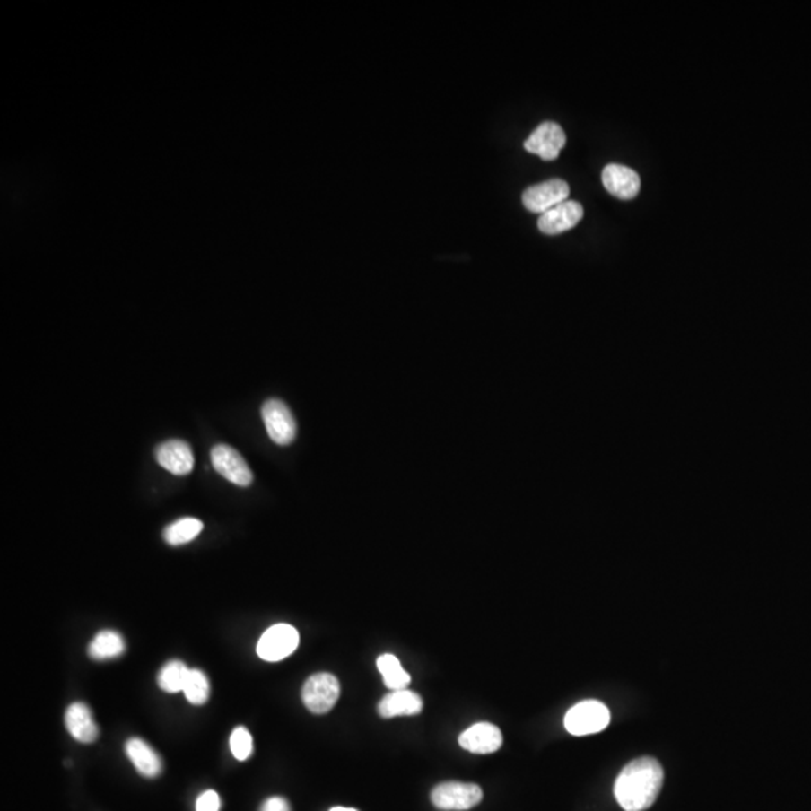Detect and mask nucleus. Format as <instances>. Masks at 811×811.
Returning a JSON list of instances; mask_svg holds the SVG:
<instances>
[{"mask_svg": "<svg viewBox=\"0 0 811 811\" xmlns=\"http://www.w3.org/2000/svg\"><path fill=\"white\" fill-rule=\"evenodd\" d=\"M664 772L654 757L630 762L615 783V797L625 811L648 810L663 788Z\"/></svg>", "mask_w": 811, "mask_h": 811, "instance_id": "nucleus-1", "label": "nucleus"}, {"mask_svg": "<svg viewBox=\"0 0 811 811\" xmlns=\"http://www.w3.org/2000/svg\"><path fill=\"white\" fill-rule=\"evenodd\" d=\"M563 723L568 732L576 737L594 735L607 728L610 723V711L598 701L580 702L568 711Z\"/></svg>", "mask_w": 811, "mask_h": 811, "instance_id": "nucleus-2", "label": "nucleus"}, {"mask_svg": "<svg viewBox=\"0 0 811 811\" xmlns=\"http://www.w3.org/2000/svg\"><path fill=\"white\" fill-rule=\"evenodd\" d=\"M483 799V790L474 783L447 781L440 783L432 792V802L439 810L465 811L474 808Z\"/></svg>", "mask_w": 811, "mask_h": 811, "instance_id": "nucleus-3", "label": "nucleus"}, {"mask_svg": "<svg viewBox=\"0 0 811 811\" xmlns=\"http://www.w3.org/2000/svg\"><path fill=\"white\" fill-rule=\"evenodd\" d=\"M340 697V683L331 673H316L302 687V702L313 714H327Z\"/></svg>", "mask_w": 811, "mask_h": 811, "instance_id": "nucleus-4", "label": "nucleus"}, {"mask_svg": "<svg viewBox=\"0 0 811 811\" xmlns=\"http://www.w3.org/2000/svg\"><path fill=\"white\" fill-rule=\"evenodd\" d=\"M262 418L267 436L277 445H291L296 438V421L289 406L278 398H269L262 406Z\"/></svg>", "mask_w": 811, "mask_h": 811, "instance_id": "nucleus-5", "label": "nucleus"}, {"mask_svg": "<svg viewBox=\"0 0 811 811\" xmlns=\"http://www.w3.org/2000/svg\"><path fill=\"white\" fill-rule=\"evenodd\" d=\"M300 645V634L289 624H275L263 632L257 643V655L265 661H282L295 652Z\"/></svg>", "mask_w": 811, "mask_h": 811, "instance_id": "nucleus-6", "label": "nucleus"}, {"mask_svg": "<svg viewBox=\"0 0 811 811\" xmlns=\"http://www.w3.org/2000/svg\"><path fill=\"white\" fill-rule=\"evenodd\" d=\"M568 196H570V187L565 180L550 179L525 189L521 202L529 213L543 215L561 203L567 202Z\"/></svg>", "mask_w": 811, "mask_h": 811, "instance_id": "nucleus-7", "label": "nucleus"}, {"mask_svg": "<svg viewBox=\"0 0 811 811\" xmlns=\"http://www.w3.org/2000/svg\"><path fill=\"white\" fill-rule=\"evenodd\" d=\"M211 460H213L214 469L233 484L249 487L253 483V472L247 465V461L244 460V457L240 456L235 448L224 445V443L215 445L211 451Z\"/></svg>", "mask_w": 811, "mask_h": 811, "instance_id": "nucleus-8", "label": "nucleus"}, {"mask_svg": "<svg viewBox=\"0 0 811 811\" xmlns=\"http://www.w3.org/2000/svg\"><path fill=\"white\" fill-rule=\"evenodd\" d=\"M567 144V135L563 129L554 122H545L530 134L525 142V149L529 153L538 155L545 161H554L559 157L563 146Z\"/></svg>", "mask_w": 811, "mask_h": 811, "instance_id": "nucleus-9", "label": "nucleus"}, {"mask_svg": "<svg viewBox=\"0 0 811 811\" xmlns=\"http://www.w3.org/2000/svg\"><path fill=\"white\" fill-rule=\"evenodd\" d=\"M158 465L178 476L188 475L194 467L193 449L179 439H170L155 449Z\"/></svg>", "mask_w": 811, "mask_h": 811, "instance_id": "nucleus-10", "label": "nucleus"}, {"mask_svg": "<svg viewBox=\"0 0 811 811\" xmlns=\"http://www.w3.org/2000/svg\"><path fill=\"white\" fill-rule=\"evenodd\" d=\"M583 214L585 211L580 203L567 200L543 214L538 220V229L545 235H559L576 227L581 222Z\"/></svg>", "mask_w": 811, "mask_h": 811, "instance_id": "nucleus-11", "label": "nucleus"}, {"mask_svg": "<svg viewBox=\"0 0 811 811\" xmlns=\"http://www.w3.org/2000/svg\"><path fill=\"white\" fill-rule=\"evenodd\" d=\"M502 732L492 723H476L461 733V748L475 754H492L502 747Z\"/></svg>", "mask_w": 811, "mask_h": 811, "instance_id": "nucleus-12", "label": "nucleus"}, {"mask_svg": "<svg viewBox=\"0 0 811 811\" xmlns=\"http://www.w3.org/2000/svg\"><path fill=\"white\" fill-rule=\"evenodd\" d=\"M601 179H603L604 188L621 200H632L641 191V178L637 175V171L627 166L608 164L604 167Z\"/></svg>", "mask_w": 811, "mask_h": 811, "instance_id": "nucleus-13", "label": "nucleus"}, {"mask_svg": "<svg viewBox=\"0 0 811 811\" xmlns=\"http://www.w3.org/2000/svg\"><path fill=\"white\" fill-rule=\"evenodd\" d=\"M125 752L128 754L129 761L133 762L134 768L139 771L144 777L153 779L161 774V757L158 756V753L149 746L148 742H144L140 737H131L125 746Z\"/></svg>", "mask_w": 811, "mask_h": 811, "instance_id": "nucleus-14", "label": "nucleus"}, {"mask_svg": "<svg viewBox=\"0 0 811 811\" xmlns=\"http://www.w3.org/2000/svg\"><path fill=\"white\" fill-rule=\"evenodd\" d=\"M65 724L71 737L83 744H91L98 737V726L93 721L92 712L84 703H73L65 714Z\"/></svg>", "mask_w": 811, "mask_h": 811, "instance_id": "nucleus-15", "label": "nucleus"}, {"mask_svg": "<svg viewBox=\"0 0 811 811\" xmlns=\"http://www.w3.org/2000/svg\"><path fill=\"white\" fill-rule=\"evenodd\" d=\"M423 711V699L420 694L409 692V690H398L391 692L383 697L379 703V714L383 719H394V717H409V715L420 714Z\"/></svg>", "mask_w": 811, "mask_h": 811, "instance_id": "nucleus-16", "label": "nucleus"}, {"mask_svg": "<svg viewBox=\"0 0 811 811\" xmlns=\"http://www.w3.org/2000/svg\"><path fill=\"white\" fill-rule=\"evenodd\" d=\"M125 652V641L119 632H111V630H104L98 632L92 643L89 645V655L93 659L102 661V659L118 658Z\"/></svg>", "mask_w": 811, "mask_h": 811, "instance_id": "nucleus-17", "label": "nucleus"}, {"mask_svg": "<svg viewBox=\"0 0 811 811\" xmlns=\"http://www.w3.org/2000/svg\"><path fill=\"white\" fill-rule=\"evenodd\" d=\"M378 668L382 675L383 683L391 692L407 690L411 684V676L401 667L400 661L391 654H385L378 658Z\"/></svg>", "mask_w": 811, "mask_h": 811, "instance_id": "nucleus-18", "label": "nucleus"}, {"mask_svg": "<svg viewBox=\"0 0 811 811\" xmlns=\"http://www.w3.org/2000/svg\"><path fill=\"white\" fill-rule=\"evenodd\" d=\"M202 529L203 523L198 519L185 517V519H180L167 526L162 532V536L166 539L167 545H182L193 541L202 532Z\"/></svg>", "mask_w": 811, "mask_h": 811, "instance_id": "nucleus-19", "label": "nucleus"}, {"mask_svg": "<svg viewBox=\"0 0 811 811\" xmlns=\"http://www.w3.org/2000/svg\"><path fill=\"white\" fill-rule=\"evenodd\" d=\"M188 675L189 668L179 659H173L161 668L158 675V685L166 693L184 692Z\"/></svg>", "mask_w": 811, "mask_h": 811, "instance_id": "nucleus-20", "label": "nucleus"}, {"mask_svg": "<svg viewBox=\"0 0 811 811\" xmlns=\"http://www.w3.org/2000/svg\"><path fill=\"white\" fill-rule=\"evenodd\" d=\"M209 693H211V687H209L206 675L202 670H197V668L189 670L188 679H187V684H185L184 687V694L187 697V701L189 703H193V705H203V703L208 702Z\"/></svg>", "mask_w": 811, "mask_h": 811, "instance_id": "nucleus-21", "label": "nucleus"}, {"mask_svg": "<svg viewBox=\"0 0 811 811\" xmlns=\"http://www.w3.org/2000/svg\"><path fill=\"white\" fill-rule=\"evenodd\" d=\"M231 750L238 761H247L253 753V737L245 728H236L231 735Z\"/></svg>", "mask_w": 811, "mask_h": 811, "instance_id": "nucleus-22", "label": "nucleus"}, {"mask_svg": "<svg viewBox=\"0 0 811 811\" xmlns=\"http://www.w3.org/2000/svg\"><path fill=\"white\" fill-rule=\"evenodd\" d=\"M220 808H222V799L215 790L203 792L196 802V811H220Z\"/></svg>", "mask_w": 811, "mask_h": 811, "instance_id": "nucleus-23", "label": "nucleus"}, {"mask_svg": "<svg viewBox=\"0 0 811 811\" xmlns=\"http://www.w3.org/2000/svg\"><path fill=\"white\" fill-rule=\"evenodd\" d=\"M260 811H291V806L284 798L273 797L263 802Z\"/></svg>", "mask_w": 811, "mask_h": 811, "instance_id": "nucleus-24", "label": "nucleus"}, {"mask_svg": "<svg viewBox=\"0 0 811 811\" xmlns=\"http://www.w3.org/2000/svg\"><path fill=\"white\" fill-rule=\"evenodd\" d=\"M329 811H358L355 808H347V807H334Z\"/></svg>", "mask_w": 811, "mask_h": 811, "instance_id": "nucleus-25", "label": "nucleus"}]
</instances>
